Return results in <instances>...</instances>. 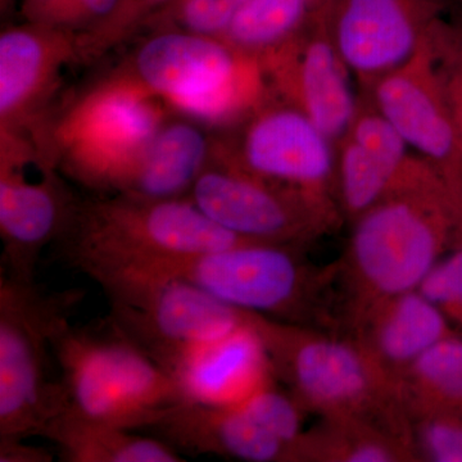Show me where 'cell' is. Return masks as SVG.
Instances as JSON below:
<instances>
[{
  "label": "cell",
  "instance_id": "1",
  "mask_svg": "<svg viewBox=\"0 0 462 462\" xmlns=\"http://www.w3.org/2000/svg\"><path fill=\"white\" fill-rule=\"evenodd\" d=\"M349 225L337 261L342 333L382 300L419 289L462 245V197L416 154L387 196Z\"/></svg>",
  "mask_w": 462,
  "mask_h": 462
},
{
  "label": "cell",
  "instance_id": "2",
  "mask_svg": "<svg viewBox=\"0 0 462 462\" xmlns=\"http://www.w3.org/2000/svg\"><path fill=\"white\" fill-rule=\"evenodd\" d=\"M251 322L273 375L307 412L373 422L412 447L400 383L354 338L257 314H251Z\"/></svg>",
  "mask_w": 462,
  "mask_h": 462
},
{
  "label": "cell",
  "instance_id": "3",
  "mask_svg": "<svg viewBox=\"0 0 462 462\" xmlns=\"http://www.w3.org/2000/svg\"><path fill=\"white\" fill-rule=\"evenodd\" d=\"M123 272L169 276L243 311L288 324L339 331L338 264L318 266L305 248L243 243Z\"/></svg>",
  "mask_w": 462,
  "mask_h": 462
},
{
  "label": "cell",
  "instance_id": "4",
  "mask_svg": "<svg viewBox=\"0 0 462 462\" xmlns=\"http://www.w3.org/2000/svg\"><path fill=\"white\" fill-rule=\"evenodd\" d=\"M243 243L252 240L218 226L190 199L109 194L79 199L54 245L63 263L93 279Z\"/></svg>",
  "mask_w": 462,
  "mask_h": 462
},
{
  "label": "cell",
  "instance_id": "5",
  "mask_svg": "<svg viewBox=\"0 0 462 462\" xmlns=\"http://www.w3.org/2000/svg\"><path fill=\"white\" fill-rule=\"evenodd\" d=\"M114 71L214 132L233 129L273 93L257 57L179 30L149 32Z\"/></svg>",
  "mask_w": 462,
  "mask_h": 462
},
{
  "label": "cell",
  "instance_id": "6",
  "mask_svg": "<svg viewBox=\"0 0 462 462\" xmlns=\"http://www.w3.org/2000/svg\"><path fill=\"white\" fill-rule=\"evenodd\" d=\"M171 112L112 71L53 111L35 141L66 178L100 196L118 194Z\"/></svg>",
  "mask_w": 462,
  "mask_h": 462
},
{
  "label": "cell",
  "instance_id": "7",
  "mask_svg": "<svg viewBox=\"0 0 462 462\" xmlns=\"http://www.w3.org/2000/svg\"><path fill=\"white\" fill-rule=\"evenodd\" d=\"M65 394L62 413L127 430H149L184 402L175 380L105 319L84 327L66 322L53 338Z\"/></svg>",
  "mask_w": 462,
  "mask_h": 462
},
{
  "label": "cell",
  "instance_id": "8",
  "mask_svg": "<svg viewBox=\"0 0 462 462\" xmlns=\"http://www.w3.org/2000/svg\"><path fill=\"white\" fill-rule=\"evenodd\" d=\"M85 293L0 273V439L41 437L65 409L62 384L50 378L53 338Z\"/></svg>",
  "mask_w": 462,
  "mask_h": 462
},
{
  "label": "cell",
  "instance_id": "9",
  "mask_svg": "<svg viewBox=\"0 0 462 462\" xmlns=\"http://www.w3.org/2000/svg\"><path fill=\"white\" fill-rule=\"evenodd\" d=\"M106 320L171 376L194 349L249 324V312L169 276L142 272L100 273Z\"/></svg>",
  "mask_w": 462,
  "mask_h": 462
},
{
  "label": "cell",
  "instance_id": "10",
  "mask_svg": "<svg viewBox=\"0 0 462 462\" xmlns=\"http://www.w3.org/2000/svg\"><path fill=\"white\" fill-rule=\"evenodd\" d=\"M188 199L218 226L252 242L306 248L345 223L338 207L325 205L240 165L220 133L211 161Z\"/></svg>",
  "mask_w": 462,
  "mask_h": 462
},
{
  "label": "cell",
  "instance_id": "11",
  "mask_svg": "<svg viewBox=\"0 0 462 462\" xmlns=\"http://www.w3.org/2000/svg\"><path fill=\"white\" fill-rule=\"evenodd\" d=\"M78 199L32 135L0 133V273L35 282L42 251L60 238Z\"/></svg>",
  "mask_w": 462,
  "mask_h": 462
},
{
  "label": "cell",
  "instance_id": "12",
  "mask_svg": "<svg viewBox=\"0 0 462 462\" xmlns=\"http://www.w3.org/2000/svg\"><path fill=\"white\" fill-rule=\"evenodd\" d=\"M218 133L249 171L340 209L336 143L294 106L273 93L242 123Z\"/></svg>",
  "mask_w": 462,
  "mask_h": 462
},
{
  "label": "cell",
  "instance_id": "13",
  "mask_svg": "<svg viewBox=\"0 0 462 462\" xmlns=\"http://www.w3.org/2000/svg\"><path fill=\"white\" fill-rule=\"evenodd\" d=\"M442 0H322L319 17L363 90L422 47Z\"/></svg>",
  "mask_w": 462,
  "mask_h": 462
},
{
  "label": "cell",
  "instance_id": "14",
  "mask_svg": "<svg viewBox=\"0 0 462 462\" xmlns=\"http://www.w3.org/2000/svg\"><path fill=\"white\" fill-rule=\"evenodd\" d=\"M80 33L23 23L0 33V133L32 134L51 117L69 67L87 65Z\"/></svg>",
  "mask_w": 462,
  "mask_h": 462
},
{
  "label": "cell",
  "instance_id": "15",
  "mask_svg": "<svg viewBox=\"0 0 462 462\" xmlns=\"http://www.w3.org/2000/svg\"><path fill=\"white\" fill-rule=\"evenodd\" d=\"M360 93L462 197V143L427 41L409 62Z\"/></svg>",
  "mask_w": 462,
  "mask_h": 462
},
{
  "label": "cell",
  "instance_id": "16",
  "mask_svg": "<svg viewBox=\"0 0 462 462\" xmlns=\"http://www.w3.org/2000/svg\"><path fill=\"white\" fill-rule=\"evenodd\" d=\"M260 60L273 93L309 116L337 145L354 118L358 94L319 11L302 32Z\"/></svg>",
  "mask_w": 462,
  "mask_h": 462
},
{
  "label": "cell",
  "instance_id": "17",
  "mask_svg": "<svg viewBox=\"0 0 462 462\" xmlns=\"http://www.w3.org/2000/svg\"><path fill=\"white\" fill-rule=\"evenodd\" d=\"M149 430L182 454L247 462H296L293 449L264 430L240 404H173Z\"/></svg>",
  "mask_w": 462,
  "mask_h": 462
},
{
  "label": "cell",
  "instance_id": "18",
  "mask_svg": "<svg viewBox=\"0 0 462 462\" xmlns=\"http://www.w3.org/2000/svg\"><path fill=\"white\" fill-rule=\"evenodd\" d=\"M184 402L236 406L275 383L266 349L249 324L191 351L171 374Z\"/></svg>",
  "mask_w": 462,
  "mask_h": 462
},
{
  "label": "cell",
  "instance_id": "19",
  "mask_svg": "<svg viewBox=\"0 0 462 462\" xmlns=\"http://www.w3.org/2000/svg\"><path fill=\"white\" fill-rule=\"evenodd\" d=\"M345 334L400 383L428 349L455 333L439 310L415 289L372 307Z\"/></svg>",
  "mask_w": 462,
  "mask_h": 462
},
{
  "label": "cell",
  "instance_id": "20",
  "mask_svg": "<svg viewBox=\"0 0 462 462\" xmlns=\"http://www.w3.org/2000/svg\"><path fill=\"white\" fill-rule=\"evenodd\" d=\"M217 133L206 125L171 112L121 193L143 199H181L208 165Z\"/></svg>",
  "mask_w": 462,
  "mask_h": 462
},
{
  "label": "cell",
  "instance_id": "21",
  "mask_svg": "<svg viewBox=\"0 0 462 462\" xmlns=\"http://www.w3.org/2000/svg\"><path fill=\"white\" fill-rule=\"evenodd\" d=\"M41 437L53 443L60 460L65 462L184 461L178 451L158 438L138 436L133 430L69 413L56 416Z\"/></svg>",
  "mask_w": 462,
  "mask_h": 462
},
{
  "label": "cell",
  "instance_id": "22",
  "mask_svg": "<svg viewBox=\"0 0 462 462\" xmlns=\"http://www.w3.org/2000/svg\"><path fill=\"white\" fill-rule=\"evenodd\" d=\"M300 462H418L404 442L373 422L349 418H320L303 433Z\"/></svg>",
  "mask_w": 462,
  "mask_h": 462
},
{
  "label": "cell",
  "instance_id": "23",
  "mask_svg": "<svg viewBox=\"0 0 462 462\" xmlns=\"http://www.w3.org/2000/svg\"><path fill=\"white\" fill-rule=\"evenodd\" d=\"M410 421L434 412H462V337L439 340L400 379Z\"/></svg>",
  "mask_w": 462,
  "mask_h": 462
},
{
  "label": "cell",
  "instance_id": "24",
  "mask_svg": "<svg viewBox=\"0 0 462 462\" xmlns=\"http://www.w3.org/2000/svg\"><path fill=\"white\" fill-rule=\"evenodd\" d=\"M322 0H251L233 21L224 41L260 60L291 41L314 20Z\"/></svg>",
  "mask_w": 462,
  "mask_h": 462
},
{
  "label": "cell",
  "instance_id": "25",
  "mask_svg": "<svg viewBox=\"0 0 462 462\" xmlns=\"http://www.w3.org/2000/svg\"><path fill=\"white\" fill-rule=\"evenodd\" d=\"M396 180L378 158L348 135L337 143V194L346 223L384 199Z\"/></svg>",
  "mask_w": 462,
  "mask_h": 462
},
{
  "label": "cell",
  "instance_id": "26",
  "mask_svg": "<svg viewBox=\"0 0 462 462\" xmlns=\"http://www.w3.org/2000/svg\"><path fill=\"white\" fill-rule=\"evenodd\" d=\"M125 0H21L26 23L80 33L91 39L120 14Z\"/></svg>",
  "mask_w": 462,
  "mask_h": 462
},
{
  "label": "cell",
  "instance_id": "27",
  "mask_svg": "<svg viewBox=\"0 0 462 462\" xmlns=\"http://www.w3.org/2000/svg\"><path fill=\"white\" fill-rule=\"evenodd\" d=\"M251 0H176L149 18L143 29L179 30L223 39Z\"/></svg>",
  "mask_w": 462,
  "mask_h": 462
},
{
  "label": "cell",
  "instance_id": "28",
  "mask_svg": "<svg viewBox=\"0 0 462 462\" xmlns=\"http://www.w3.org/2000/svg\"><path fill=\"white\" fill-rule=\"evenodd\" d=\"M240 406L247 410L264 430L291 447L296 456V462H300L298 451L305 433L303 419L309 412L296 398L272 384L240 403Z\"/></svg>",
  "mask_w": 462,
  "mask_h": 462
},
{
  "label": "cell",
  "instance_id": "29",
  "mask_svg": "<svg viewBox=\"0 0 462 462\" xmlns=\"http://www.w3.org/2000/svg\"><path fill=\"white\" fill-rule=\"evenodd\" d=\"M427 47L462 143V25L440 18L428 36Z\"/></svg>",
  "mask_w": 462,
  "mask_h": 462
},
{
  "label": "cell",
  "instance_id": "30",
  "mask_svg": "<svg viewBox=\"0 0 462 462\" xmlns=\"http://www.w3.org/2000/svg\"><path fill=\"white\" fill-rule=\"evenodd\" d=\"M418 462H462V412H434L410 421Z\"/></svg>",
  "mask_w": 462,
  "mask_h": 462
},
{
  "label": "cell",
  "instance_id": "31",
  "mask_svg": "<svg viewBox=\"0 0 462 462\" xmlns=\"http://www.w3.org/2000/svg\"><path fill=\"white\" fill-rule=\"evenodd\" d=\"M419 291L445 316L456 336L462 337V245L434 266Z\"/></svg>",
  "mask_w": 462,
  "mask_h": 462
},
{
  "label": "cell",
  "instance_id": "32",
  "mask_svg": "<svg viewBox=\"0 0 462 462\" xmlns=\"http://www.w3.org/2000/svg\"><path fill=\"white\" fill-rule=\"evenodd\" d=\"M176 0H125L124 7L102 32L87 42L90 62L129 41L161 9Z\"/></svg>",
  "mask_w": 462,
  "mask_h": 462
},
{
  "label": "cell",
  "instance_id": "33",
  "mask_svg": "<svg viewBox=\"0 0 462 462\" xmlns=\"http://www.w3.org/2000/svg\"><path fill=\"white\" fill-rule=\"evenodd\" d=\"M48 449L26 445V439H0V462H51Z\"/></svg>",
  "mask_w": 462,
  "mask_h": 462
},
{
  "label": "cell",
  "instance_id": "34",
  "mask_svg": "<svg viewBox=\"0 0 462 462\" xmlns=\"http://www.w3.org/2000/svg\"><path fill=\"white\" fill-rule=\"evenodd\" d=\"M14 0H0V11H2L3 16H7L14 7Z\"/></svg>",
  "mask_w": 462,
  "mask_h": 462
}]
</instances>
